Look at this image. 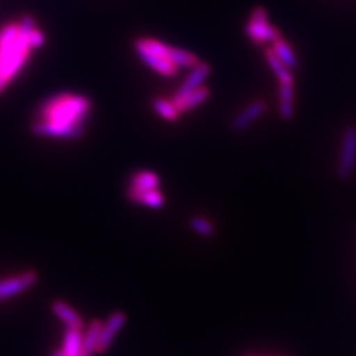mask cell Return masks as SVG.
Wrapping results in <instances>:
<instances>
[{
  "label": "cell",
  "mask_w": 356,
  "mask_h": 356,
  "mask_svg": "<svg viewBox=\"0 0 356 356\" xmlns=\"http://www.w3.org/2000/svg\"><path fill=\"white\" fill-rule=\"evenodd\" d=\"M91 103L83 95L61 94L42 104L32 132L41 138L78 139L85 131Z\"/></svg>",
  "instance_id": "1"
},
{
  "label": "cell",
  "mask_w": 356,
  "mask_h": 356,
  "mask_svg": "<svg viewBox=\"0 0 356 356\" xmlns=\"http://www.w3.org/2000/svg\"><path fill=\"white\" fill-rule=\"evenodd\" d=\"M44 41V33L29 16L0 29V94L23 70L31 51L42 47Z\"/></svg>",
  "instance_id": "2"
},
{
  "label": "cell",
  "mask_w": 356,
  "mask_h": 356,
  "mask_svg": "<svg viewBox=\"0 0 356 356\" xmlns=\"http://www.w3.org/2000/svg\"><path fill=\"white\" fill-rule=\"evenodd\" d=\"M244 32L256 45L273 42L281 38L280 31L276 26H270L268 13L263 7H254L250 15V19L244 26Z\"/></svg>",
  "instance_id": "3"
},
{
  "label": "cell",
  "mask_w": 356,
  "mask_h": 356,
  "mask_svg": "<svg viewBox=\"0 0 356 356\" xmlns=\"http://www.w3.org/2000/svg\"><path fill=\"white\" fill-rule=\"evenodd\" d=\"M356 166V127L347 126L344 128L341 143V154L337 165V176L342 181L353 177Z\"/></svg>",
  "instance_id": "4"
},
{
  "label": "cell",
  "mask_w": 356,
  "mask_h": 356,
  "mask_svg": "<svg viewBox=\"0 0 356 356\" xmlns=\"http://www.w3.org/2000/svg\"><path fill=\"white\" fill-rule=\"evenodd\" d=\"M38 280V275L35 270H26L17 276L0 280V301L10 300L17 294L32 288Z\"/></svg>",
  "instance_id": "5"
},
{
  "label": "cell",
  "mask_w": 356,
  "mask_h": 356,
  "mask_svg": "<svg viewBox=\"0 0 356 356\" xmlns=\"http://www.w3.org/2000/svg\"><path fill=\"white\" fill-rule=\"evenodd\" d=\"M268 104L263 99H256L254 102L247 104L242 111L235 115L229 123V129L235 134H241L250 127L257 119L267 113Z\"/></svg>",
  "instance_id": "6"
},
{
  "label": "cell",
  "mask_w": 356,
  "mask_h": 356,
  "mask_svg": "<svg viewBox=\"0 0 356 356\" xmlns=\"http://www.w3.org/2000/svg\"><path fill=\"white\" fill-rule=\"evenodd\" d=\"M126 322H127V316L123 312H114L113 314H110L108 318L106 319V322H102L97 353L103 354L110 348V346L114 342L115 337L123 329Z\"/></svg>",
  "instance_id": "7"
},
{
  "label": "cell",
  "mask_w": 356,
  "mask_h": 356,
  "mask_svg": "<svg viewBox=\"0 0 356 356\" xmlns=\"http://www.w3.org/2000/svg\"><path fill=\"white\" fill-rule=\"evenodd\" d=\"M135 51H136V54H138V57L140 58L141 61L147 65L148 67L154 70L156 73H159L160 76H169V78L177 76L179 67H177L175 64H172L170 61L153 54V53L147 51L145 48H143L141 45L136 44V42H135Z\"/></svg>",
  "instance_id": "8"
},
{
  "label": "cell",
  "mask_w": 356,
  "mask_h": 356,
  "mask_svg": "<svg viewBox=\"0 0 356 356\" xmlns=\"http://www.w3.org/2000/svg\"><path fill=\"white\" fill-rule=\"evenodd\" d=\"M211 74V66L206 63H200L191 67V73L185 78L182 85L178 88L173 97H181L189 94L191 91L200 89L204 86V81Z\"/></svg>",
  "instance_id": "9"
},
{
  "label": "cell",
  "mask_w": 356,
  "mask_h": 356,
  "mask_svg": "<svg viewBox=\"0 0 356 356\" xmlns=\"http://www.w3.org/2000/svg\"><path fill=\"white\" fill-rule=\"evenodd\" d=\"M209 98H210V90L206 86H202L200 89L191 91L189 94H185L181 97H173L172 102L175 103L178 111L181 114H184V113H188L191 110L197 108L198 106L206 102Z\"/></svg>",
  "instance_id": "10"
},
{
  "label": "cell",
  "mask_w": 356,
  "mask_h": 356,
  "mask_svg": "<svg viewBox=\"0 0 356 356\" xmlns=\"http://www.w3.org/2000/svg\"><path fill=\"white\" fill-rule=\"evenodd\" d=\"M51 307L54 316L60 321H63L67 329H76V330L83 329V326H85L83 319L69 304H66L61 300H57V301L51 302Z\"/></svg>",
  "instance_id": "11"
},
{
  "label": "cell",
  "mask_w": 356,
  "mask_h": 356,
  "mask_svg": "<svg viewBox=\"0 0 356 356\" xmlns=\"http://www.w3.org/2000/svg\"><path fill=\"white\" fill-rule=\"evenodd\" d=\"M128 200L134 204H143L151 209H163L165 204V197L163 193L159 191H134L129 189L127 191Z\"/></svg>",
  "instance_id": "12"
},
{
  "label": "cell",
  "mask_w": 356,
  "mask_h": 356,
  "mask_svg": "<svg viewBox=\"0 0 356 356\" xmlns=\"http://www.w3.org/2000/svg\"><path fill=\"white\" fill-rule=\"evenodd\" d=\"M128 188L134 191H157L160 189V177L151 170H139L129 178Z\"/></svg>",
  "instance_id": "13"
},
{
  "label": "cell",
  "mask_w": 356,
  "mask_h": 356,
  "mask_svg": "<svg viewBox=\"0 0 356 356\" xmlns=\"http://www.w3.org/2000/svg\"><path fill=\"white\" fill-rule=\"evenodd\" d=\"M294 114V83L279 85V115L288 122Z\"/></svg>",
  "instance_id": "14"
},
{
  "label": "cell",
  "mask_w": 356,
  "mask_h": 356,
  "mask_svg": "<svg viewBox=\"0 0 356 356\" xmlns=\"http://www.w3.org/2000/svg\"><path fill=\"white\" fill-rule=\"evenodd\" d=\"M275 56L280 60L282 64L285 65L288 69L294 70L297 66H298V60H297V56L296 53L293 51L292 47L282 38H277L272 42V48H270Z\"/></svg>",
  "instance_id": "15"
},
{
  "label": "cell",
  "mask_w": 356,
  "mask_h": 356,
  "mask_svg": "<svg viewBox=\"0 0 356 356\" xmlns=\"http://www.w3.org/2000/svg\"><path fill=\"white\" fill-rule=\"evenodd\" d=\"M101 327H102L101 321H92L86 327V331L83 332V339H82V354L92 356L97 353Z\"/></svg>",
  "instance_id": "16"
},
{
  "label": "cell",
  "mask_w": 356,
  "mask_h": 356,
  "mask_svg": "<svg viewBox=\"0 0 356 356\" xmlns=\"http://www.w3.org/2000/svg\"><path fill=\"white\" fill-rule=\"evenodd\" d=\"M266 60L269 65L270 70L277 78L279 85H286V83H294V76H293L292 70L288 69L285 65L281 63L280 60L275 56L273 51L268 48L266 51Z\"/></svg>",
  "instance_id": "17"
},
{
  "label": "cell",
  "mask_w": 356,
  "mask_h": 356,
  "mask_svg": "<svg viewBox=\"0 0 356 356\" xmlns=\"http://www.w3.org/2000/svg\"><path fill=\"white\" fill-rule=\"evenodd\" d=\"M82 339L83 332L76 329H67L65 330L64 342L61 351L65 356H81L82 355Z\"/></svg>",
  "instance_id": "18"
},
{
  "label": "cell",
  "mask_w": 356,
  "mask_h": 356,
  "mask_svg": "<svg viewBox=\"0 0 356 356\" xmlns=\"http://www.w3.org/2000/svg\"><path fill=\"white\" fill-rule=\"evenodd\" d=\"M152 108L156 114L166 122H176L181 115L175 103L172 102V99L168 101L164 98H156L152 101Z\"/></svg>",
  "instance_id": "19"
},
{
  "label": "cell",
  "mask_w": 356,
  "mask_h": 356,
  "mask_svg": "<svg viewBox=\"0 0 356 356\" xmlns=\"http://www.w3.org/2000/svg\"><path fill=\"white\" fill-rule=\"evenodd\" d=\"M189 225H191V229L195 234L201 235V236H206L207 238V236L214 235V232H216L214 225L207 218H204V216H191Z\"/></svg>",
  "instance_id": "20"
},
{
  "label": "cell",
  "mask_w": 356,
  "mask_h": 356,
  "mask_svg": "<svg viewBox=\"0 0 356 356\" xmlns=\"http://www.w3.org/2000/svg\"><path fill=\"white\" fill-rule=\"evenodd\" d=\"M51 356H65L64 353L61 351V350H57V351H54L53 354H51Z\"/></svg>",
  "instance_id": "21"
},
{
  "label": "cell",
  "mask_w": 356,
  "mask_h": 356,
  "mask_svg": "<svg viewBox=\"0 0 356 356\" xmlns=\"http://www.w3.org/2000/svg\"><path fill=\"white\" fill-rule=\"evenodd\" d=\"M244 356H259V355H254V354H245Z\"/></svg>",
  "instance_id": "22"
},
{
  "label": "cell",
  "mask_w": 356,
  "mask_h": 356,
  "mask_svg": "<svg viewBox=\"0 0 356 356\" xmlns=\"http://www.w3.org/2000/svg\"><path fill=\"white\" fill-rule=\"evenodd\" d=\"M81 356H89V355H85V354H82Z\"/></svg>",
  "instance_id": "23"
}]
</instances>
